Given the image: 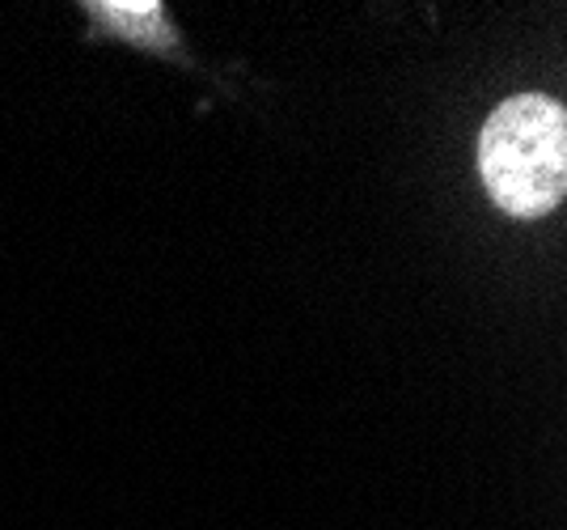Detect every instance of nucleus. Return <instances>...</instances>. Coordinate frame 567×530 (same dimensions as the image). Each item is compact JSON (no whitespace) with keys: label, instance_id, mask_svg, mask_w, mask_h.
Wrapping results in <instances>:
<instances>
[{"label":"nucleus","instance_id":"nucleus-1","mask_svg":"<svg viewBox=\"0 0 567 530\" xmlns=\"http://www.w3.org/2000/svg\"><path fill=\"white\" fill-rule=\"evenodd\" d=\"M483 183L508 217H546L567 187V115L543 94L508 98L478 136Z\"/></svg>","mask_w":567,"mask_h":530},{"label":"nucleus","instance_id":"nucleus-2","mask_svg":"<svg viewBox=\"0 0 567 530\" xmlns=\"http://www.w3.org/2000/svg\"><path fill=\"white\" fill-rule=\"evenodd\" d=\"M97 22H106L111 30L141 39V43H166V13L162 4H97Z\"/></svg>","mask_w":567,"mask_h":530}]
</instances>
